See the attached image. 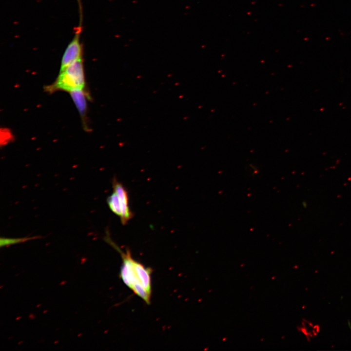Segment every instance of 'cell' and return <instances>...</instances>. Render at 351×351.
<instances>
[{
  "label": "cell",
  "mask_w": 351,
  "mask_h": 351,
  "mask_svg": "<svg viewBox=\"0 0 351 351\" xmlns=\"http://www.w3.org/2000/svg\"><path fill=\"white\" fill-rule=\"evenodd\" d=\"M81 28L80 26H78L74 38L67 46L62 58L60 72L73 62L81 58L82 45L80 42Z\"/></svg>",
  "instance_id": "cell-3"
},
{
  "label": "cell",
  "mask_w": 351,
  "mask_h": 351,
  "mask_svg": "<svg viewBox=\"0 0 351 351\" xmlns=\"http://www.w3.org/2000/svg\"><path fill=\"white\" fill-rule=\"evenodd\" d=\"M82 58L77 60L60 72L51 90H62L70 92L83 89L85 78Z\"/></svg>",
  "instance_id": "cell-2"
},
{
  "label": "cell",
  "mask_w": 351,
  "mask_h": 351,
  "mask_svg": "<svg viewBox=\"0 0 351 351\" xmlns=\"http://www.w3.org/2000/svg\"><path fill=\"white\" fill-rule=\"evenodd\" d=\"M112 184L114 191L118 195L120 204L121 211L120 221L122 225H125L133 216V214L129 207L128 193L115 177L113 179Z\"/></svg>",
  "instance_id": "cell-4"
},
{
  "label": "cell",
  "mask_w": 351,
  "mask_h": 351,
  "mask_svg": "<svg viewBox=\"0 0 351 351\" xmlns=\"http://www.w3.org/2000/svg\"><path fill=\"white\" fill-rule=\"evenodd\" d=\"M105 240L120 254L122 263L119 276L121 280L135 294L150 304L152 292V270L134 259L129 249L123 252L113 241L108 233Z\"/></svg>",
  "instance_id": "cell-1"
},
{
  "label": "cell",
  "mask_w": 351,
  "mask_h": 351,
  "mask_svg": "<svg viewBox=\"0 0 351 351\" xmlns=\"http://www.w3.org/2000/svg\"><path fill=\"white\" fill-rule=\"evenodd\" d=\"M71 96L82 117H84L86 110V94L83 89H76L70 92Z\"/></svg>",
  "instance_id": "cell-5"
},
{
  "label": "cell",
  "mask_w": 351,
  "mask_h": 351,
  "mask_svg": "<svg viewBox=\"0 0 351 351\" xmlns=\"http://www.w3.org/2000/svg\"><path fill=\"white\" fill-rule=\"evenodd\" d=\"M107 202L110 210L120 217L121 214L120 204L118 195L116 192L114 191L113 193L108 197Z\"/></svg>",
  "instance_id": "cell-6"
},
{
  "label": "cell",
  "mask_w": 351,
  "mask_h": 351,
  "mask_svg": "<svg viewBox=\"0 0 351 351\" xmlns=\"http://www.w3.org/2000/svg\"><path fill=\"white\" fill-rule=\"evenodd\" d=\"M38 238L39 236L24 237L20 238L0 237V247L8 246L11 245L20 243Z\"/></svg>",
  "instance_id": "cell-7"
}]
</instances>
